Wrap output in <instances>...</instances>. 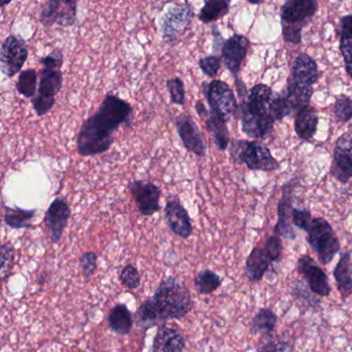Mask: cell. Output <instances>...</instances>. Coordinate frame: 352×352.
<instances>
[{
	"label": "cell",
	"mask_w": 352,
	"mask_h": 352,
	"mask_svg": "<svg viewBox=\"0 0 352 352\" xmlns=\"http://www.w3.org/2000/svg\"><path fill=\"white\" fill-rule=\"evenodd\" d=\"M133 109L125 100L108 94L98 110L82 124L77 138V149L83 157H94L109 151L114 133L122 125L131 124Z\"/></svg>",
	"instance_id": "cell-1"
},
{
	"label": "cell",
	"mask_w": 352,
	"mask_h": 352,
	"mask_svg": "<svg viewBox=\"0 0 352 352\" xmlns=\"http://www.w3.org/2000/svg\"><path fill=\"white\" fill-rule=\"evenodd\" d=\"M192 307L190 290L183 282L170 276L162 280L153 296L144 300L137 309L135 321L140 329L147 331L170 319L181 320Z\"/></svg>",
	"instance_id": "cell-2"
},
{
	"label": "cell",
	"mask_w": 352,
	"mask_h": 352,
	"mask_svg": "<svg viewBox=\"0 0 352 352\" xmlns=\"http://www.w3.org/2000/svg\"><path fill=\"white\" fill-rule=\"evenodd\" d=\"M273 90L265 84H257L241 102V122L245 135L253 140L269 137L276 120L270 112Z\"/></svg>",
	"instance_id": "cell-3"
},
{
	"label": "cell",
	"mask_w": 352,
	"mask_h": 352,
	"mask_svg": "<svg viewBox=\"0 0 352 352\" xmlns=\"http://www.w3.org/2000/svg\"><path fill=\"white\" fill-rule=\"evenodd\" d=\"M230 155L234 164H245L250 170L274 172L280 168L271 150L258 140H234L230 143Z\"/></svg>",
	"instance_id": "cell-4"
},
{
	"label": "cell",
	"mask_w": 352,
	"mask_h": 352,
	"mask_svg": "<svg viewBox=\"0 0 352 352\" xmlns=\"http://www.w3.org/2000/svg\"><path fill=\"white\" fill-rule=\"evenodd\" d=\"M307 242L316 253L320 263L324 265H329L341 249L333 228L322 217L313 218L307 230Z\"/></svg>",
	"instance_id": "cell-5"
},
{
	"label": "cell",
	"mask_w": 352,
	"mask_h": 352,
	"mask_svg": "<svg viewBox=\"0 0 352 352\" xmlns=\"http://www.w3.org/2000/svg\"><path fill=\"white\" fill-rule=\"evenodd\" d=\"M61 67L43 65L38 92L32 100V107L40 117L48 114L56 104V96L63 88Z\"/></svg>",
	"instance_id": "cell-6"
},
{
	"label": "cell",
	"mask_w": 352,
	"mask_h": 352,
	"mask_svg": "<svg viewBox=\"0 0 352 352\" xmlns=\"http://www.w3.org/2000/svg\"><path fill=\"white\" fill-rule=\"evenodd\" d=\"M28 58L26 43L20 36H8L0 49V69L8 78H13L20 73Z\"/></svg>",
	"instance_id": "cell-7"
},
{
	"label": "cell",
	"mask_w": 352,
	"mask_h": 352,
	"mask_svg": "<svg viewBox=\"0 0 352 352\" xmlns=\"http://www.w3.org/2000/svg\"><path fill=\"white\" fill-rule=\"evenodd\" d=\"M204 94L207 98L210 110L219 113L228 119L238 111V102L232 88L221 80H214L211 83H203Z\"/></svg>",
	"instance_id": "cell-8"
},
{
	"label": "cell",
	"mask_w": 352,
	"mask_h": 352,
	"mask_svg": "<svg viewBox=\"0 0 352 352\" xmlns=\"http://www.w3.org/2000/svg\"><path fill=\"white\" fill-rule=\"evenodd\" d=\"M79 0H47L41 13L40 21L43 25H57L71 28L77 20Z\"/></svg>",
	"instance_id": "cell-9"
},
{
	"label": "cell",
	"mask_w": 352,
	"mask_h": 352,
	"mask_svg": "<svg viewBox=\"0 0 352 352\" xmlns=\"http://www.w3.org/2000/svg\"><path fill=\"white\" fill-rule=\"evenodd\" d=\"M193 19V10L188 3L174 6L162 18V38L166 44H175Z\"/></svg>",
	"instance_id": "cell-10"
},
{
	"label": "cell",
	"mask_w": 352,
	"mask_h": 352,
	"mask_svg": "<svg viewBox=\"0 0 352 352\" xmlns=\"http://www.w3.org/2000/svg\"><path fill=\"white\" fill-rule=\"evenodd\" d=\"M331 175L343 184L349 182L352 178V131L340 135L336 142Z\"/></svg>",
	"instance_id": "cell-11"
},
{
	"label": "cell",
	"mask_w": 352,
	"mask_h": 352,
	"mask_svg": "<svg viewBox=\"0 0 352 352\" xmlns=\"http://www.w3.org/2000/svg\"><path fill=\"white\" fill-rule=\"evenodd\" d=\"M176 129L185 149L199 157H205L207 142L192 117L187 113L179 115L176 119Z\"/></svg>",
	"instance_id": "cell-12"
},
{
	"label": "cell",
	"mask_w": 352,
	"mask_h": 352,
	"mask_svg": "<svg viewBox=\"0 0 352 352\" xmlns=\"http://www.w3.org/2000/svg\"><path fill=\"white\" fill-rule=\"evenodd\" d=\"M129 191L137 204L140 213L143 216H152L160 210L162 190L153 182L135 180L129 184Z\"/></svg>",
	"instance_id": "cell-13"
},
{
	"label": "cell",
	"mask_w": 352,
	"mask_h": 352,
	"mask_svg": "<svg viewBox=\"0 0 352 352\" xmlns=\"http://www.w3.org/2000/svg\"><path fill=\"white\" fill-rule=\"evenodd\" d=\"M296 188V180L292 179L282 187V197L278 203L277 214L278 220L274 228V232L281 238L294 240L296 232L292 228V199H294V191Z\"/></svg>",
	"instance_id": "cell-14"
},
{
	"label": "cell",
	"mask_w": 352,
	"mask_h": 352,
	"mask_svg": "<svg viewBox=\"0 0 352 352\" xmlns=\"http://www.w3.org/2000/svg\"><path fill=\"white\" fill-rule=\"evenodd\" d=\"M71 215V207L63 197H57L49 206L45 214L44 222L52 244H57L61 240Z\"/></svg>",
	"instance_id": "cell-15"
},
{
	"label": "cell",
	"mask_w": 352,
	"mask_h": 352,
	"mask_svg": "<svg viewBox=\"0 0 352 352\" xmlns=\"http://www.w3.org/2000/svg\"><path fill=\"white\" fill-rule=\"evenodd\" d=\"M298 271L305 278L313 294L319 296H329L331 288L329 278L310 255H302L298 258Z\"/></svg>",
	"instance_id": "cell-16"
},
{
	"label": "cell",
	"mask_w": 352,
	"mask_h": 352,
	"mask_svg": "<svg viewBox=\"0 0 352 352\" xmlns=\"http://www.w3.org/2000/svg\"><path fill=\"white\" fill-rule=\"evenodd\" d=\"M318 10L317 0H286L281 8V23L302 28Z\"/></svg>",
	"instance_id": "cell-17"
},
{
	"label": "cell",
	"mask_w": 352,
	"mask_h": 352,
	"mask_svg": "<svg viewBox=\"0 0 352 352\" xmlns=\"http://www.w3.org/2000/svg\"><path fill=\"white\" fill-rule=\"evenodd\" d=\"M164 218L175 236L187 240L192 236L193 226L188 212L180 201L168 199L164 208Z\"/></svg>",
	"instance_id": "cell-18"
},
{
	"label": "cell",
	"mask_w": 352,
	"mask_h": 352,
	"mask_svg": "<svg viewBox=\"0 0 352 352\" xmlns=\"http://www.w3.org/2000/svg\"><path fill=\"white\" fill-rule=\"evenodd\" d=\"M250 42L242 34H234L228 40L224 41L221 48L222 59L226 69L232 73L234 79L238 78L243 61L246 58Z\"/></svg>",
	"instance_id": "cell-19"
},
{
	"label": "cell",
	"mask_w": 352,
	"mask_h": 352,
	"mask_svg": "<svg viewBox=\"0 0 352 352\" xmlns=\"http://www.w3.org/2000/svg\"><path fill=\"white\" fill-rule=\"evenodd\" d=\"M185 349V339L180 327L174 322L160 323L153 340L152 350L162 352H181Z\"/></svg>",
	"instance_id": "cell-20"
},
{
	"label": "cell",
	"mask_w": 352,
	"mask_h": 352,
	"mask_svg": "<svg viewBox=\"0 0 352 352\" xmlns=\"http://www.w3.org/2000/svg\"><path fill=\"white\" fill-rule=\"evenodd\" d=\"M319 72L316 61L306 53L296 57L292 65V76L288 82L302 89L313 90V85L318 80Z\"/></svg>",
	"instance_id": "cell-21"
},
{
	"label": "cell",
	"mask_w": 352,
	"mask_h": 352,
	"mask_svg": "<svg viewBox=\"0 0 352 352\" xmlns=\"http://www.w3.org/2000/svg\"><path fill=\"white\" fill-rule=\"evenodd\" d=\"M273 261L267 255L265 248L256 246L251 250L245 265V275L250 282H258L269 271Z\"/></svg>",
	"instance_id": "cell-22"
},
{
	"label": "cell",
	"mask_w": 352,
	"mask_h": 352,
	"mask_svg": "<svg viewBox=\"0 0 352 352\" xmlns=\"http://www.w3.org/2000/svg\"><path fill=\"white\" fill-rule=\"evenodd\" d=\"M318 122L317 111L308 104L298 110L294 119V131L302 141H310L316 135Z\"/></svg>",
	"instance_id": "cell-23"
},
{
	"label": "cell",
	"mask_w": 352,
	"mask_h": 352,
	"mask_svg": "<svg viewBox=\"0 0 352 352\" xmlns=\"http://www.w3.org/2000/svg\"><path fill=\"white\" fill-rule=\"evenodd\" d=\"M226 123L228 118L215 111H209V115L206 118V126L219 151H226L230 145V133Z\"/></svg>",
	"instance_id": "cell-24"
},
{
	"label": "cell",
	"mask_w": 352,
	"mask_h": 352,
	"mask_svg": "<svg viewBox=\"0 0 352 352\" xmlns=\"http://www.w3.org/2000/svg\"><path fill=\"white\" fill-rule=\"evenodd\" d=\"M333 274L338 292L342 298H349L352 294V263L350 251H346L341 255Z\"/></svg>",
	"instance_id": "cell-25"
},
{
	"label": "cell",
	"mask_w": 352,
	"mask_h": 352,
	"mask_svg": "<svg viewBox=\"0 0 352 352\" xmlns=\"http://www.w3.org/2000/svg\"><path fill=\"white\" fill-rule=\"evenodd\" d=\"M133 319L126 305L120 302L115 305L109 313V327L116 335L127 336L133 331Z\"/></svg>",
	"instance_id": "cell-26"
},
{
	"label": "cell",
	"mask_w": 352,
	"mask_h": 352,
	"mask_svg": "<svg viewBox=\"0 0 352 352\" xmlns=\"http://www.w3.org/2000/svg\"><path fill=\"white\" fill-rule=\"evenodd\" d=\"M5 222L13 230H32V220L36 215V210L22 209L19 207H5Z\"/></svg>",
	"instance_id": "cell-27"
},
{
	"label": "cell",
	"mask_w": 352,
	"mask_h": 352,
	"mask_svg": "<svg viewBox=\"0 0 352 352\" xmlns=\"http://www.w3.org/2000/svg\"><path fill=\"white\" fill-rule=\"evenodd\" d=\"M277 315L269 308L259 309L251 321L250 333L252 336H271L277 325Z\"/></svg>",
	"instance_id": "cell-28"
},
{
	"label": "cell",
	"mask_w": 352,
	"mask_h": 352,
	"mask_svg": "<svg viewBox=\"0 0 352 352\" xmlns=\"http://www.w3.org/2000/svg\"><path fill=\"white\" fill-rule=\"evenodd\" d=\"M230 0H205V5L199 14L203 23H211L221 19L230 12Z\"/></svg>",
	"instance_id": "cell-29"
},
{
	"label": "cell",
	"mask_w": 352,
	"mask_h": 352,
	"mask_svg": "<svg viewBox=\"0 0 352 352\" xmlns=\"http://www.w3.org/2000/svg\"><path fill=\"white\" fill-rule=\"evenodd\" d=\"M222 278L212 270L199 272L195 278V289L199 294H211L221 286Z\"/></svg>",
	"instance_id": "cell-30"
},
{
	"label": "cell",
	"mask_w": 352,
	"mask_h": 352,
	"mask_svg": "<svg viewBox=\"0 0 352 352\" xmlns=\"http://www.w3.org/2000/svg\"><path fill=\"white\" fill-rule=\"evenodd\" d=\"M18 92L26 98H34L38 89V73L34 69H25L21 72L18 78L17 85Z\"/></svg>",
	"instance_id": "cell-31"
},
{
	"label": "cell",
	"mask_w": 352,
	"mask_h": 352,
	"mask_svg": "<svg viewBox=\"0 0 352 352\" xmlns=\"http://www.w3.org/2000/svg\"><path fill=\"white\" fill-rule=\"evenodd\" d=\"M294 111V107L290 104L284 92L273 96L271 102H270V112H271L272 116L275 118L276 121L282 120L285 117L289 116Z\"/></svg>",
	"instance_id": "cell-32"
},
{
	"label": "cell",
	"mask_w": 352,
	"mask_h": 352,
	"mask_svg": "<svg viewBox=\"0 0 352 352\" xmlns=\"http://www.w3.org/2000/svg\"><path fill=\"white\" fill-rule=\"evenodd\" d=\"M16 251L12 243H5L0 248V256H1V280L6 281L9 279L13 269L14 261H15Z\"/></svg>",
	"instance_id": "cell-33"
},
{
	"label": "cell",
	"mask_w": 352,
	"mask_h": 352,
	"mask_svg": "<svg viewBox=\"0 0 352 352\" xmlns=\"http://www.w3.org/2000/svg\"><path fill=\"white\" fill-rule=\"evenodd\" d=\"M333 116L338 122L347 123L352 119V98L341 96L333 106Z\"/></svg>",
	"instance_id": "cell-34"
},
{
	"label": "cell",
	"mask_w": 352,
	"mask_h": 352,
	"mask_svg": "<svg viewBox=\"0 0 352 352\" xmlns=\"http://www.w3.org/2000/svg\"><path fill=\"white\" fill-rule=\"evenodd\" d=\"M119 280L121 285L124 286L127 289H137L141 284V275L137 267L129 263L121 270Z\"/></svg>",
	"instance_id": "cell-35"
},
{
	"label": "cell",
	"mask_w": 352,
	"mask_h": 352,
	"mask_svg": "<svg viewBox=\"0 0 352 352\" xmlns=\"http://www.w3.org/2000/svg\"><path fill=\"white\" fill-rule=\"evenodd\" d=\"M166 89L170 94V102L178 106H184L185 87L180 78L175 77L166 81Z\"/></svg>",
	"instance_id": "cell-36"
},
{
	"label": "cell",
	"mask_w": 352,
	"mask_h": 352,
	"mask_svg": "<svg viewBox=\"0 0 352 352\" xmlns=\"http://www.w3.org/2000/svg\"><path fill=\"white\" fill-rule=\"evenodd\" d=\"M98 255L96 252L87 251V252L82 253L79 265L82 274L86 279H90L96 274V269H98Z\"/></svg>",
	"instance_id": "cell-37"
},
{
	"label": "cell",
	"mask_w": 352,
	"mask_h": 352,
	"mask_svg": "<svg viewBox=\"0 0 352 352\" xmlns=\"http://www.w3.org/2000/svg\"><path fill=\"white\" fill-rule=\"evenodd\" d=\"M281 236H267L265 243V250L267 251V255L273 263H279L283 254V244H282Z\"/></svg>",
	"instance_id": "cell-38"
},
{
	"label": "cell",
	"mask_w": 352,
	"mask_h": 352,
	"mask_svg": "<svg viewBox=\"0 0 352 352\" xmlns=\"http://www.w3.org/2000/svg\"><path fill=\"white\" fill-rule=\"evenodd\" d=\"M222 59L216 55L203 57L199 60V67L204 74L208 77L214 78L218 75L220 67H221Z\"/></svg>",
	"instance_id": "cell-39"
},
{
	"label": "cell",
	"mask_w": 352,
	"mask_h": 352,
	"mask_svg": "<svg viewBox=\"0 0 352 352\" xmlns=\"http://www.w3.org/2000/svg\"><path fill=\"white\" fill-rule=\"evenodd\" d=\"M311 221H312V215H311V212L309 210L292 208V222L296 228L307 232Z\"/></svg>",
	"instance_id": "cell-40"
},
{
	"label": "cell",
	"mask_w": 352,
	"mask_h": 352,
	"mask_svg": "<svg viewBox=\"0 0 352 352\" xmlns=\"http://www.w3.org/2000/svg\"><path fill=\"white\" fill-rule=\"evenodd\" d=\"M340 51L345 63L346 73L352 78V36L340 38Z\"/></svg>",
	"instance_id": "cell-41"
},
{
	"label": "cell",
	"mask_w": 352,
	"mask_h": 352,
	"mask_svg": "<svg viewBox=\"0 0 352 352\" xmlns=\"http://www.w3.org/2000/svg\"><path fill=\"white\" fill-rule=\"evenodd\" d=\"M302 30L298 26L287 25L282 24V34L285 42L292 43V44L298 45L302 42Z\"/></svg>",
	"instance_id": "cell-42"
},
{
	"label": "cell",
	"mask_w": 352,
	"mask_h": 352,
	"mask_svg": "<svg viewBox=\"0 0 352 352\" xmlns=\"http://www.w3.org/2000/svg\"><path fill=\"white\" fill-rule=\"evenodd\" d=\"M261 351H292L294 346L286 342H267L257 348Z\"/></svg>",
	"instance_id": "cell-43"
},
{
	"label": "cell",
	"mask_w": 352,
	"mask_h": 352,
	"mask_svg": "<svg viewBox=\"0 0 352 352\" xmlns=\"http://www.w3.org/2000/svg\"><path fill=\"white\" fill-rule=\"evenodd\" d=\"M338 34H339L340 38L352 36V14L344 16L340 19Z\"/></svg>",
	"instance_id": "cell-44"
},
{
	"label": "cell",
	"mask_w": 352,
	"mask_h": 352,
	"mask_svg": "<svg viewBox=\"0 0 352 352\" xmlns=\"http://www.w3.org/2000/svg\"><path fill=\"white\" fill-rule=\"evenodd\" d=\"M195 111H197L199 116L205 117V118H207L208 115H209V111L207 110L205 104H204V102H201V100H197V102H195Z\"/></svg>",
	"instance_id": "cell-45"
},
{
	"label": "cell",
	"mask_w": 352,
	"mask_h": 352,
	"mask_svg": "<svg viewBox=\"0 0 352 352\" xmlns=\"http://www.w3.org/2000/svg\"><path fill=\"white\" fill-rule=\"evenodd\" d=\"M263 0H248V3H251V5H259V3H263Z\"/></svg>",
	"instance_id": "cell-46"
},
{
	"label": "cell",
	"mask_w": 352,
	"mask_h": 352,
	"mask_svg": "<svg viewBox=\"0 0 352 352\" xmlns=\"http://www.w3.org/2000/svg\"><path fill=\"white\" fill-rule=\"evenodd\" d=\"M12 3V0H1V8H5L6 6Z\"/></svg>",
	"instance_id": "cell-47"
}]
</instances>
